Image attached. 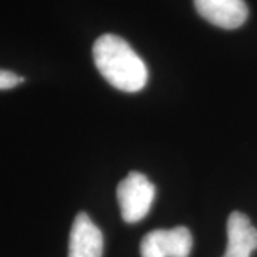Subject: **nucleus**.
Wrapping results in <instances>:
<instances>
[{"mask_svg": "<svg viewBox=\"0 0 257 257\" xmlns=\"http://www.w3.org/2000/svg\"><path fill=\"white\" fill-rule=\"evenodd\" d=\"M103 234L93 220L80 211L73 221L69 237V257H101Z\"/></svg>", "mask_w": 257, "mask_h": 257, "instance_id": "obj_5", "label": "nucleus"}, {"mask_svg": "<svg viewBox=\"0 0 257 257\" xmlns=\"http://www.w3.org/2000/svg\"><path fill=\"white\" fill-rule=\"evenodd\" d=\"M257 248V229L241 211L227 219V247L223 257H250Z\"/></svg>", "mask_w": 257, "mask_h": 257, "instance_id": "obj_6", "label": "nucleus"}, {"mask_svg": "<svg viewBox=\"0 0 257 257\" xmlns=\"http://www.w3.org/2000/svg\"><path fill=\"white\" fill-rule=\"evenodd\" d=\"M193 247L190 230L184 226L157 229L147 233L140 243L142 257H189Z\"/></svg>", "mask_w": 257, "mask_h": 257, "instance_id": "obj_3", "label": "nucleus"}, {"mask_svg": "<svg viewBox=\"0 0 257 257\" xmlns=\"http://www.w3.org/2000/svg\"><path fill=\"white\" fill-rule=\"evenodd\" d=\"M23 82H25V79L16 73L0 69V90H8V89H12Z\"/></svg>", "mask_w": 257, "mask_h": 257, "instance_id": "obj_7", "label": "nucleus"}, {"mask_svg": "<svg viewBox=\"0 0 257 257\" xmlns=\"http://www.w3.org/2000/svg\"><path fill=\"white\" fill-rule=\"evenodd\" d=\"M93 60L101 76L121 92L136 93L146 86V63L120 36L107 33L99 37L93 46Z\"/></svg>", "mask_w": 257, "mask_h": 257, "instance_id": "obj_1", "label": "nucleus"}, {"mask_svg": "<svg viewBox=\"0 0 257 257\" xmlns=\"http://www.w3.org/2000/svg\"><path fill=\"white\" fill-rule=\"evenodd\" d=\"M156 187L146 176L130 172L117 186V202L121 217L126 223H138L152 209Z\"/></svg>", "mask_w": 257, "mask_h": 257, "instance_id": "obj_2", "label": "nucleus"}, {"mask_svg": "<svg viewBox=\"0 0 257 257\" xmlns=\"http://www.w3.org/2000/svg\"><path fill=\"white\" fill-rule=\"evenodd\" d=\"M194 6L209 23L227 30L240 28L248 16L244 0H194Z\"/></svg>", "mask_w": 257, "mask_h": 257, "instance_id": "obj_4", "label": "nucleus"}]
</instances>
